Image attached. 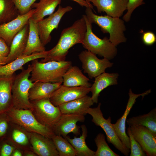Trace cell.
Instances as JSON below:
<instances>
[{"mask_svg": "<svg viewBox=\"0 0 156 156\" xmlns=\"http://www.w3.org/2000/svg\"><path fill=\"white\" fill-rule=\"evenodd\" d=\"M86 31V23L82 15L71 26L62 30L57 44L48 51L47 57L40 62L65 61L69 50L71 47L76 44L82 43Z\"/></svg>", "mask_w": 156, "mask_h": 156, "instance_id": "cell-1", "label": "cell"}, {"mask_svg": "<svg viewBox=\"0 0 156 156\" xmlns=\"http://www.w3.org/2000/svg\"><path fill=\"white\" fill-rule=\"evenodd\" d=\"M32 62L29 79L33 82H63V75L72 66L71 62L65 60L41 62L36 59Z\"/></svg>", "mask_w": 156, "mask_h": 156, "instance_id": "cell-2", "label": "cell"}, {"mask_svg": "<svg viewBox=\"0 0 156 156\" xmlns=\"http://www.w3.org/2000/svg\"><path fill=\"white\" fill-rule=\"evenodd\" d=\"M85 13L92 23L97 25L104 34H109V40L115 46L126 42L127 38L124 33L126 27L123 20L107 15H97L93 12L92 9L90 7L86 8Z\"/></svg>", "mask_w": 156, "mask_h": 156, "instance_id": "cell-3", "label": "cell"}, {"mask_svg": "<svg viewBox=\"0 0 156 156\" xmlns=\"http://www.w3.org/2000/svg\"><path fill=\"white\" fill-rule=\"evenodd\" d=\"M32 69V65L29 64L15 77L12 90L13 106L15 108L33 110V105L29 98V90L36 82L29 78Z\"/></svg>", "mask_w": 156, "mask_h": 156, "instance_id": "cell-4", "label": "cell"}, {"mask_svg": "<svg viewBox=\"0 0 156 156\" xmlns=\"http://www.w3.org/2000/svg\"><path fill=\"white\" fill-rule=\"evenodd\" d=\"M86 25V31L82 44L84 48L92 53L110 60L116 55L117 49L109 40L105 37L102 39L99 38L92 31V23L86 15H83Z\"/></svg>", "mask_w": 156, "mask_h": 156, "instance_id": "cell-5", "label": "cell"}, {"mask_svg": "<svg viewBox=\"0 0 156 156\" xmlns=\"http://www.w3.org/2000/svg\"><path fill=\"white\" fill-rule=\"evenodd\" d=\"M5 112L12 122L29 132L39 133L50 138L55 134L51 128L42 125L37 120L30 109L12 107Z\"/></svg>", "mask_w": 156, "mask_h": 156, "instance_id": "cell-6", "label": "cell"}, {"mask_svg": "<svg viewBox=\"0 0 156 156\" xmlns=\"http://www.w3.org/2000/svg\"><path fill=\"white\" fill-rule=\"evenodd\" d=\"M101 103H100L96 107L89 108L86 112V114L91 116L92 121L93 122L103 130L106 134L108 142L112 144L125 155L128 156L130 149L124 145L117 135L113 124L111 123V117L109 116L105 119L103 116L101 109Z\"/></svg>", "mask_w": 156, "mask_h": 156, "instance_id": "cell-7", "label": "cell"}, {"mask_svg": "<svg viewBox=\"0 0 156 156\" xmlns=\"http://www.w3.org/2000/svg\"><path fill=\"white\" fill-rule=\"evenodd\" d=\"M31 102L33 106L32 111L36 119L52 129L62 114L59 107L54 106L49 99Z\"/></svg>", "mask_w": 156, "mask_h": 156, "instance_id": "cell-8", "label": "cell"}, {"mask_svg": "<svg viewBox=\"0 0 156 156\" xmlns=\"http://www.w3.org/2000/svg\"><path fill=\"white\" fill-rule=\"evenodd\" d=\"M72 9L73 8L71 6L63 7L60 5L55 12L37 23L40 38L44 46L50 42L51 38V34L54 29L57 28L63 16Z\"/></svg>", "mask_w": 156, "mask_h": 156, "instance_id": "cell-9", "label": "cell"}, {"mask_svg": "<svg viewBox=\"0 0 156 156\" xmlns=\"http://www.w3.org/2000/svg\"><path fill=\"white\" fill-rule=\"evenodd\" d=\"M78 57L84 73L87 74L90 79L105 72L107 68L111 67L113 64L107 58L99 59L96 55L88 50L82 51Z\"/></svg>", "mask_w": 156, "mask_h": 156, "instance_id": "cell-10", "label": "cell"}, {"mask_svg": "<svg viewBox=\"0 0 156 156\" xmlns=\"http://www.w3.org/2000/svg\"><path fill=\"white\" fill-rule=\"evenodd\" d=\"M85 119V116L80 114H62L52 129L55 134L64 138L71 133L77 135L80 134V127L77 123L83 122Z\"/></svg>", "mask_w": 156, "mask_h": 156, "instance_id": "cell-11", "label": "cell"}, {"mask_svg": "<svg viewBox=\"0 0 156 156\" xmlns=\"http://www.w3.org/2000/svg\"><path fill=\"white\" fill-rule=\"evenodd\" d=\"M31 9L27 13L19 14L15 18L6 23L0 24V38L3 39L10 47L16 35L28 23L29 19L35 12Z\"/></svg>", "mask_w": 156, "mask_h": 156, "instance_id": "cell-12", "label": "cell"}, {"mask_svg": "<svg viewBox=\"0 0 156 156\" xmlns=\"http://www.w3.org/2000/svg\"><path fill=\"white\" fill-rule=\"evenodd\" d=\"M151 92V90L150 89L141 94H136L133 93L130 89L129 92V98L126 109L122 116L117 120L116 123L113 124L118 137L124 145L129 149H130L131 147L130 139L126 131V123L127 116L136 102V99L140 96L143 98Z\"/></svg>", "mask_w": 156, "mask_h": 156, "instance_id": "cell-13", "label": "cell"}, {"mask_svg": "<svg viewBox=\"0 0 156 156\" xmlns=\"http://www.w3.org/2000/svg\"><path fill=\"white\" fill-rule=\"evenodd\" d=\"M135 139L138 142L147 156H156V134L141 125L129 126Z\"/></svg>", "mask_w": 156, "mask_h": 156, "instance_id": "cell-14", "label": "cell"}, {"mask_svg": "<svg viewBox=\"0 0 156 156\" xmlns=\"http://www.w3.org/2000/svg\"><path fill=\"white\" fill-rule=\"evenodd\" d=\"M90 92V88L66 87L61 85L53 94L49 100L54 106L60 105L85 96Z\"/></svg>", "mask_w": 156, "mask_h": 156, "instance_id": "cell-15", "label": "cell"}, {"mask_svg": "<svg viewBox=\"0 0 156 156\" xmlns=\"http://www.w3.org/2000/svg\"><path fill=\"white\" fill-rule=\"evenodd\" d=\"M30 141L32 150L38 156H59L51 138L31 133Z\"/></svg>", "mask_w": 156, "mask_h": 156, "instance_id": "cell-16", "label": "cell"}, {"mask_svg": "<svg viewBox=\"0 0 156 156\" xmlns=\"http://www.w3.org/2000/svg\"><path fill=\"white\" fill-rule=\"evenodd\" d=\"M97 8L99 13L105 12L107 15L120 18L127 10L128 0H88Z\"/></svg>", "mask_w": 156, "mask_h": 156, "instance_id": "cell-17", "label": "cell"}, {"mask_svg": "<svg viewBox=\"0 0 156 156\" xmlns=\"http://www.w3.org/2000/svg\"><path fill=\"white\" fill-rule=\"evenodd\" d=\"M48 52V51H46L34 53L29 55H22L12 62L0 66V76H12L17 70L23 69V66L26 63L36 59L45 58Z\"/></svg>", "mask_w": 156, "mask_h": 156, "instance_id": "cell-18", "label": "cell"}, {"mask_svg": "<svg viewBox=\"0 0 156 156\" xmlns=\"http://www.w3.org/2000/svg\"><path fill=\"white\" fill-rule=\"evenodd\" d=\"M31 132L11 121L10 126L6 138L17 148L23 151L32 149L30 141Z\"/></svg>", "mask_w": 156, "mask_h": 156, "instance_id": "cell-19", "label": "cell"}, {"mask_svg": "<svg viewBox=\"0 0 156 156\" xmlns=\"http://www.w3.org/2000/svg\"><path fill=\"white\" fill-rule=\"evenodd\" d=\"M29 32L28 23L14 37L11 42L6 64L10 63L22 55L25 48Z\"/></svg>", "mask_w": 156, "mask_h": 156, "instance_id": "cell-20", "label": "cell"}, {"mask_svg": "<svg viewBox=\"0 0 156 156\" xmlns=\"http://www.w3.org/2000/svg\"><path fill=\"white\" fill-rule=\"evenodd\" d=\"M15 76H0V114L13 107L12 90Z\"/></svg>", "mask_w": 156, "mask_h": 156, "instance_id": "cell-21", "label": "cell"}, {"mask_svg": "<svg viewBox=\"0 0 156 156\" xmlns=\"http://www.w3.org/2000/svg\"><path fill=\"white\" fill-rule=\"evenodd\" d=\"M118 73L104 72L95 78L94 83L90 87L92 96L91 99L94 103H97L100 93L108 86L118 84Z\"/></svg>", "mask_w": 156, "mask_h": 156, "instance_id": "cell-22", "label": "cell"}, {"mask_svg": "<svg viewBox=\"0 0 156 156\" xmlns=\"http://www.w3.org/2000/svg\"><path fill=\"white\" fill-rule=\"evenodd\" d=\"M29 91L30 101L49 99L53 92L62 85V82L52 83L35 82Z\"/></svg>", "mask_w": 156, "mask_h": 156, "instance_id": "cell-23", "label": "cell"}, {"mask_svg": "<svg viewBox=\"0 0 156 156\" xmlns=\"http://www.w3.org/2000/svg\"><path fill=\"white\" fill-rule=\"evenodd\" d=\"M94 103L91 97L87 95L62 104L58 107L62 114H79L85 116L87 110Z\"/></svg>", "mask_w": 156, "mask_h": 156, "instance_id": "cell-24", "label": "cell"}, {"mask_svg": "<svg viewBox=\"0 0 156 156\" xmlns=\"http://www.w3.org/2000/svg\"><path fill=\"white\" fill-rule=\"evenodd\" d=\"M28 23L29 34L26 46L22 55H29L34 53L46 51L40 38L37 23L30 18Z\"/></svg>", "mask_w": 156, "mask_h": 156, "instance_id": "cell-25", "label": "cell"}, {"mask_svg": "<svg viewBox=\"0 0 156 156\" xmlns=\"http://www.w3.org/2000/svg\"><path fill=\"white\" fill-rule=\"evenodd\" d=\"M63 85L65 86L90 88L92 85L89 79L76 66H71L63 75Z\"/></svg>", "mask_w": 156, "mask_h": 156, "instance_id": "cell-26", "label": "cell"}, {"mask_svg": "<svg viewBox=\"0 0 156 156\" xmlns=\"http://www.w3.org/2000/svg\"><path fill=\"white\" fill-rule=\"evenodd\" d=\"M62 0H40L35 2L31 8H34L35 12L31 18L37 23L47 15L54 13L57 6L60 4Z\"/></svg>", "mask_w": 156, "mask_h": 156, "instance_id": "cell-27", "label": "cell"}, {"mask_svg": "<svg viewBox=\"0 0 156 156\" xmlns=\"http://www.w3.org/2000/svg\"><path fill=\"white\" fill-rule=\"evenodd\" d=\"M82 134L79 137H74L71 139L68 136L65 138L73 147L77 156H94L95 151L90 149L87 146L86 140L88 135V130L86 126L82 125L80 127Z\"/></svg>", "mask_w": 156, "mask_h": 156, "instance_id": "cell-28", "label": "cell"}, {"mask_svg": "<svg viewBox=\"0 0 156 156\" xmlns=\"http://www.w3.org/2000/svg\"><path fill=\"white\" fill-rule=\"evenodd\" d=\"M126 122L129 126L134 125L144 126L156 134V108L147 114L127 119Z\"/></svg>", "mask_w": 156, "mask_h": 156, "instance_id": "cell-29", "label": "cell"}, {"mask_svg": "<svg viewBox=\"0 0 156 156\" xmlns=\"http://www.w3.org/2000/svg\"><path fill=\"white\" fill-rule=\"evenodd\" d=\"M19 14L12 0H0V24L12 20Z\"/></svg>", "mask_w": 156, "mask_h": 156, "instance_id": "cell-30", "label": "cell"}, {"mask_svg": "<svg viewBox=\"0 0 156 156\" xmlns=\"http://www.w3.org/2000/svg\"><path fill=\"white\" fill-rule=\"evenodd\" d=\"M59 156H75V151L72 145L62 136L54 134L51 138Z\"/></svg>", "mask_w": 156, "mask_h": 156, "instance_id": "cell-31", "label": "cell"}, {"mask_svg": "<svg viewBox=\"0 0 156 156\" xmlns=\"http://www.w3.org/2000/svg\"><path fill=\"white\" fill-rule=\"evenodd\" d=\"M97 147L94 156H119L109 147L106 142L104 134L99 133L94 139Z\"/></svg>", "mask_w": 156, "mask_h": 156, "instance_id": "cell-32", "label": "cell"}, {"mask_svg": "<svg viewBox=\"0 0 156 156\" xmlns=\"http://www.w3.org/2000/svg\"><path fill=\"white\" fill-rule=\"evenodd\" d=\"M127 134L130 139L131 146L130 156H147L140 145L134 138L130 131L129 127L127 128Z\"/></svg>", "mask_w": 156, "mask_h": 156, "instance_id": "cell-33", "label": "cell"}, {"mask_svg": "<svg viewBox=\"0 0 156 156\" xmlns=\"http://www.w3.org/2000/svg\"><path fill=\"white\" fill-rule=\"evenodd\" d=\"M11 122L9 117L5 112L0 114V140L6 138Z\"/></svg>", "mask_w": 156, "mask_h": 156, "instance_id": "cell-34", "label": "cell"}, {"mask_svg": "<svg viewBox=\"0 0 156 156\" xmlns=\"http://www.w3.org/2000/svg\"><path fill=\"white\" fill-rule=\"evenodd\" d=\"M37 0H12L20 15L27 13L32 5Z\"/></svg>", "mask_w": 156, "mask_h": 156, "instance_id": "cell-35", "label": "cell"}, {"mask_svg": "<svg viewBox=\"0 0 156 156\" xmlns=\"http://www.w3.org/2000/svg\"><path fill=\"white\" fill-rule=\"evenodd\" d=\"M16 148L15 146L6 138L0 140V156H11Z\"/></svg>", "mask_w": 156, "mask_h": 156, "instance_id": "cell-36", "label": "cell"}, {"mask_svg": "<svg viewBox=\"0 0 156 156\" xmlns=\"http://www.w3.org/2000/svg\"><path fill=\"white\" fill-rule=\"evenodd\" d=\"M144 0H128L127 5V13L123 17V20L127 22L130 21L133 12L138 7L145 4Z\"/></svg>", "mask_w": 156, "mask_h": 156, "instance_id": "cell-37", "label": "cell"}, {"mask_svg": "<svg viewBox=\"0 0 156 156\" xmlns=\"http://www.w3.org/2000/svg\"><path fill=\"white\" fill-rule=\"evenodd\" d=\"M142 38L143 43L147 46L152 45L156 42V35L151 31L143 32Z\"/></svg>", "mask_w": 156, "mask_h": 156, "instance_id": "cell-38", "label": "cell"}, {"mask_svg": "<svg viewBox=\"0 0 156 156\" xmlns=\"http://www.w3.org/2000/svg\"><path fill=\"white\" fill-rule=\"evenodd\" d=\"M10 51V47L3 39L0 38V57L6 60Z\"/></svg>", "mask_w": 156, "mask_h": 156, "instance_id": "cell-39", "label": "cell"}, {"mask_svg": "<svg viewBox=\"0 0 156 156\" xmlns=\"http://www.w3.org/2000/svg\"><path fill=\"white\" fill-rule=\"evenodd\" d=\"M77 3L80 6L85 7L86 8L90 7L92 9H93L92 5L90 2H88L85 0H71Z\"/></svg>", "mask_w": 156, "mask_h": 156, "instance_id": "cell-40", "label": "cell"}, {"mask_svg": "<svg viewBox=\"0 0 156 156\" xmlns=\"http://www.w3.org/2000/svg\"><path fill=\"white\" fill-rule=\"evenodd\" d=\"M11 156H23V151L16 148L13 151Z\"/></svg>", "mask_w": 156, "mask_h": 156, "instance_id": "cell-41", "label": "cell"}, {"mask_svg": "<svg viewBox=\"0 0 156 156\" xmlns=\"http://www.w3.org/2000/svg\"><path fill=\"white\" fill-rule=\"evenodd\" d=\"M23 156H38L31 149L23 151Z\"/></svg>", "mask_w": 156, "mask_h": 156, "instance_id": "cell-42", "label": "cell"}, {"mask_svg": "<svg viewBox=\"0 0 156 156\" xmlns=\"http://www.w3.org/2000/svg\"><path fill=\"white\" fill-rule=\"evenodd\" d=\"M6 64L5 62L0 60V66L4 65Z\"/></svg>", "mask_w": 156, "mask_h": 156, "instance_id": "cell-43", "label": "cell"}, {"mask_svg": "<svg viewBox=\"0 0 156 156\" xmlns=\"http://www.w3.org/2000/svg\"><path fill=\"white\" fill-rule=\"evenodd\" d=\"M0 60L5 63L6 59L0 57Z\"/></svg>", "mask_w": 156, "mask_h": 156, "instance_id": "cell-44", "label": "cell"}, {"mask_svg": "<svg viewBox=\"0 0 156 156\" xmlns=\"http://www.w3.org/2000/svg\"><path fill=\"white\" fill-rule=\"evenodd\" d=\"M86 0V1H87V2H88V0Z\"/></svg>", "mask_w": 156, "mask_h": 156, "instance_id": "cell-45", "label": "cell"}]
</instances>
